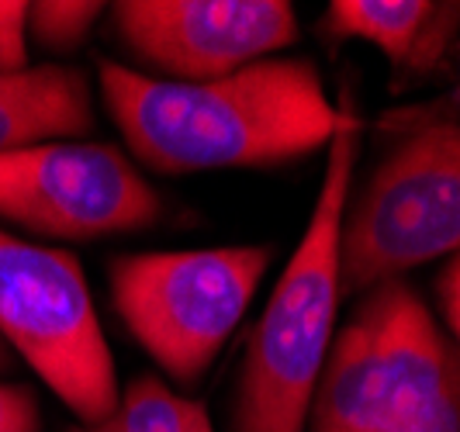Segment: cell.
<instances>
[{
  "mask_svg": "<svg viewBox=\"0 0 460 432\" xmlns=\"http://www.w3.org/2000/svg\"><path fill=\"white\" fill-rule=\"evenodd\" d=\"M97 80L132 160L163 177L301 160L329 145L343 118L319 69L291 56L208 84H170L104 59Z\"/></svg>",
  "mask_w": 460,
  "mask_h": 432,
  "instance_id": "obj_1",
  "label": "cell"
},
{
  "mask_svg": "<svg viewBox=\"0 0 460 432\" xmlns=\"http://www.w3.org/2000/svg\"><path fill=\"white\" fill-rule=\"evenodd\" d=\"M325 149V177L312 218L246 346L229 432H308L312 398L343 301L340 239L360 156V118L349 101H343L340 128Z\"/></svg>",
  "mask_w": 460,
  "mask_h": 432,
  "instance_id": "obj_2",
  "label": "cell"
},
{
  "mask_svg": "<svg viewBox=\"0 0 460 432\" xmlns=\"http://www.w3.org/2000/svg\"><path fill=\"white\" fill-rule=\"evenodd\" d=\"M457 370L460 353L422 297L402 280L381 284L332 336L308 432H398L437 401Z\"/></svg>",
  "mask_w": 460,
  "mask_h": 432,
  "instance_id": "obj_3",
  "label": "cell"
},
{
  "mask_svg": "<svg viewBox=\"0 0 460 432\" xmlns=\"http://www.w3.org/2000/svg\"><path fill=\"white\" fill-rule=\"evenodd\" d=\"M460 252V121L415 125L349 194L340 239L343 297Z\"/></svg>",
  "mask_w": 460,
  "mask_h": 432,
  "instance_id": "obj_4",
  "label": "cell"
},
{
  "mask_svg": "<svg viewBox=\"0 0 460 432\" xmlns=\"http://www.w3.org/2000/svg\"><path fill=\"white\" fill-rule=\"evenodd\" d=\"M267 267L270 246L118 256L111 301L156 366L194 384L243 322Z\"/></svg>",
  "mask_w": 460,
  "mask_h": 432,
  "instance_id": "obj_5",
  "label": "cell"
},
{
  "mask_svg": "<svg viewBox=\"0 0 460 432\" xmlns=\"http://www.w3.org/2000/svg\"><path fill=\"white\" fill-rule=\"evenodd\" d=\"M0 336L80 426L115 411L118 374L80 260L0 228Z\"/></svg>",
  "mask_w": 460,
  "mask_h": 432,
  "instance_id": "obj_6",
  "label": "cell"
},
{
  "mask_svg": "<svg viewBox=\"0 0 460 432\" xmlns=\"http://www.w3.org/2000/svg\"><path fill=\"white\" fill-rule=\"evenodd\" d=\"M0 218L59 242L132 235L163 218V198L108 142L52 138L0 153Z\"/></svg>",
  "mask_w": 460,
  "mask_h": 432,
  "instance_id": "obj_7",
  "label": "cell"
},
{
  "mask_svg": "<svg viewBox=\"0 0 460 432\" xmlns=\"http://www.w3.org/2000/svg\"><path fill=\"white\" fill-rule=\"evenodd\" d=\"M121 46L170 84H208L298 42L288 0H121Z\"/></svg>",
  "mask_w": 460,
  "mask_h": 432,
  "instance_id": "obj_8",
  "label": "cell"
},
{
  "mask_svg": "<svg viewBox=\"0 0 460 432\" xmlns=\"http://www.w3.org/2000/svg\"><path fill=\"white\" fill-rule=\"evenodd\" d=\"M323 31L329 42H367L385 52L394 87H402L443 63L460 31V4L332 0Z\"/></svg>",
  "mask_w": 460,
  "mask_h": 432,
  "instance_id": "obj_9",
  "label": "cell"
},
{
  "mask_svg": "<svg viewBox=\"0 0 460 432\" xmlns=\"http://www.w3.org/2000/svg\"><path fill=\"white\" fill-rule=\"evenodd\" d=\"M93 128V93L76 66H28L0 76V153Z\"/></svg>",
  "mask_w": 460,
  "mask_h": 432,
  "instance_id": "obj_10",
  "label": "cell"
},
{
  "mask_svg": "<svg viewBox=\"0 0 460 432\" xmlns=\"http://www.w3.org/2000/svg\"><path fill=\"white\" fill-rule=\"evenodd\" d=\"M208 409L194 398H184L146 374L128 384L118 398L115 411L93 426H69L66 432H194L208 426Z\"/></svg>",
  "mask_w": 460,
  "mask_h": 432,
  "instance_id": "obj_11",
  "label": "cell"
},
{
  "mask_svg": "<svg viewBox=\"0 0 460 432\" xmlns=\"http://www.w3.org/2000/svg\"><path fill=\"white\" fill-rule=\"evenodd\" d=\"M104 4L97 0H42L28 4V42L49 52H73L101 22Z\"/></svg>",
  "mask_w": 460,
  "mask_h": 432,
  "instance_id": "obj_12",
  "label": "cell"
},
{
  "mask_svg": "<svg viewBox=\"0 0 460 432\" xmlns=\"http://www.w3.org/2000/svg\"><path fill=\"white\" fill-rule=\"evenodd\" d=\"M28 69V4L0 0V76Z\"/></svg>",
  "mask_w": 460,
  "mask_h": 432,
  "instance_id": "obj_13",
  "label": "cell"
},
{
  "mask_svg": "<svg viewBox=\"0 0 460 432\" xmlns=\"http://www.w3.org/2000/svg\"><path fill=\"white\" fill-rule=\"evenodd\" d=\"M42 411L35 391L24 384H0V432H39Z\"/></svg>",
  "mask_w": 460,
  "mask_h": 432,
  "instance_id": "obj_14",
  "label": "cell"
},
{
  "mask_svg": "<svg viewBox=\"0 0 460 432\" xmlns=\"http://www.w3.org/2000/svg\"><path fill=\"white\" fill-rule=\"evenodd\" d=\"M398 432H460V370L450 377V384L439 391V398L415 415L409 426Z\"/></svg>",
  "mask_w": 460,
  "mask_h": 432,
  "instance_id": "obj_15",
  "label": "cell"
},
{
  "mask_svg": "<svg viewBox=\"0 0 460 432\" xmlns=\"http://www.w3.org/2000/svg\"><path fill=\"white\" fill-rule=\"evenodd\" d=\"M439 304H443V319L454 332V349L460 353V252L450 256V263L439 273Z\"/></svg>",
  "mask_w": 460,
  "mask_h": 432,
  "instance_id": "obj_16",
  "label": "cell"
},
{
  "mask_svg": "<svg viewBox=\"0 0 460 432\" xmlns=\"http://www.w3.org/2000/svg\"><path fill=\"white\" fill-rule=\"evenodd\" d=\"M194 432H215V429H211V422H208V426H201V429H194Z\"/></svg>",
  "mask_w": 460,
  "mask_h": 432,
  "instance_id": "obj_17",
  "label": "cell"
}]
</instances>
